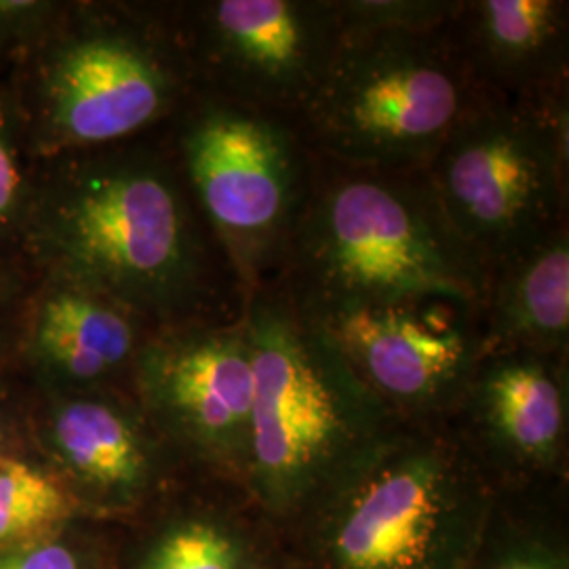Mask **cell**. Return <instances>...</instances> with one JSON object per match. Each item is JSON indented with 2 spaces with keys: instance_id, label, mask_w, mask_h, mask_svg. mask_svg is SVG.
<instances>
[{
  "instance_id": "12",
  "label": "cell",
  "mask_w": 569,
  "mask_h": 569,
  "mask_svg": "<svg viewBox=\"0 0 569 569\" xmlns=\"http://www.w3.org/2000/svg\"><path fill=\"white\" fill-rule=\"evenodd\" d=\"M446 427L496 491L569 483V357L483 355Z\"/></svg>"
},
{
  "instance_id": "17",
  "label": "cell",
  "mask_w": 569,
  "mask_h": 569,
  "mask_svg": "<svg viewBox=\"0 0 569 569\" xmlns=\"http://www.w3.org/2000/svg\"><path fill=\"white\" fill-rule=\"evenodd\" d=\"M148 331L142 319L117 302L58 283L34 317L32 346L61 376L96 385L131 369Z\"/></svg>"
},
{
  "instance_id": "4",
  "label": "cell",
  "mask_w": 569,
  "mask_h": 569,
  "mask_svg": "<svg viewBox=\"0 0 569 569\" xmlns=\"http://www.w3.org/2000/svg\"><path fill=\"white\" fill-rule=\"evenodd\" d=\"M493 498L448 427L401 422L281 531L287 569H465Z\"/></svg>"
},
{
  "instance_id": "10",
  "label": "cell",
  "mask_w": 569,
  "mask_h": 569,
  "mask_svg": "<svg viewBox=\"0 0 569 569\" xmlns=\"http://www.w3.org/2000/svg\"><path fill=\"white\" fill-rule=\"evenodd\" d=\"M192 96L173 21L103 11L58 49L42 106L56 142L100 150L173 121Z\"/></svg>"
},
{
  "instance_id": "5",
  "label": "cell",
  "mask_w": 569,
  "mask_h": 569,
  "mask_svg": "<svg viewBox=\"0 0 569 569\" xmlns=\"http://www.w3.org/2000/svg\"><path fill=\"white\" fill-rule=\"evenodd\" d=\"M481 96L448 26L345 30L298 129L312 154L373 169H425Z\"/></svg>"
},
{
  "instance_id": "14",
  "label": "cell",
  "mask_w": 569,
  "mask_h": 569,
  "mask_svg": "<svg viewBox=\"0 0 569 569\" xmlns=\"http://www.w3.org/2000/svg\"><path fill=\"white\" fill-rule=\"evenodd\" d=\"M183 500L129 569H287L281 533L243 488L197 477V491Z\"/></svg>"
},
{
  "instance_id": "1",
  "label": "cell",
  "mask_w": 569,
  "mask_h": 569,
  "mask_svg": "<svg viewBox=\"0 0 569 569\" xmlns=\"http://www.w3.org/2000/svg\"><path fill=\"white\" fill-rule=\"evenodd\" d=\"M37 244L60 283L127 308L150 329L234 321L243 296L176 159L108 146L47 197Z\"/></svg>"
},
{
  "instance_id": "13",
  "label": "cell",
  "mask_w": 569,
  "mask_h": 569,
  "mask_svg": "<svg viewBox=\"0 0 569 569\" xmlns=\"http://www.w3.org/2000/svg\"><path fill=\"white\" fill-rule=\"evenodd\" d=\"M448 34L479 96L528 106L569 96L568 0H460Z\"/></svg>"
},
{
  "instance_id": "18",
  "label": "cell",
  "mask_w": 569,
  "mask_h": 569,
  "mask_svg": "<svg viewBox=\"0 0 569 569\" xmlns=\"http://www.w3.org/2000/svg\"><path fill=\"white\" fill-rule=\"evenodd\" d=\"M465 569H569V483L496 491Z\"/></svg>"
},
{
  "instance_id": "8",
  "label": "cell",
  "mask_w": 569,
  "mask_h": 569,
  "mask_svg": "<svg viewBox=\"0 0 569 569\" xmlns=\"http://www.w3.org/2000/svg\"><path fill=\"white\" fill-rule=\"evenodd\" d=\"M171 21L194 93L293 122L345 34L338 0H203Z\"/></svg>"
},
{
  "instance_id": "19",
  "label": "cell",
  "mask_w": 569,
  "mask_h": 569,
  "mask_svg": "<svg viewBox=\"0 0 569 569\" xmlns=\"http://www.w3.org/2000/svg\"><path fill=\"white\" fill-rule=\"evenodd\" d=\"M74 510L58 481L23 462L0 465V542H21L58 528Z\"/></svg>"
},
{
  "instance_id": "3",
  "label": "cell",
  "mask_w": 569,
  "mask_h": 569,
  "mask_svg": "<svg viewBox=\"0 0 569 569\" xmlns=\"http://www.w3.org/2000/svg\"><path fill=\"white\" fill-rule=\"evenodd\" d=\"M253 420L244 489L281 533L367 460L401 420L323 327L266 287L244 300Z\"/></svg>"
},
{
  "instance_id": "22",
  "label": "cell",
  "mask_w": 569,
  "mask_h": 569,
  "mask_svg": "<svg viewBox=\"0 0 569 569\" xmlns=\"http://www.w3.org/2000/svg\"><path fill=\"white\" fill-rule=\"evenodd\" d=\"M21 197V176L16 157L9 148L7 140L0 133V226L7 224L18 204Z\"/></svg>"
},
{
  "instance_id": "11",
  "label": "cell",
  "mask_w": 569,
  "mask_h": 569,
  "mask_svg": "<svg viewBox=\"0 0 569 569\" xmlns=\"http://www.w3.org/2000/svg\"><path fill=\"white\" fill-rule=\"evenodd\" d=\"M319 326L385 406L418 427L448 425L486 355L481 308L458 302L361 308Z\"/></svg>"
},
{
  "instance_id": "16",
  "label": "cell",
  "mask_w": 569,
  "mask_h": 569,
  "mask_svg": "<svg viewBox=\"0 0 569 569\" xmlns=\"http://www.w3.org/2000/svg\"><path fill=\"white\" fill-rule=\"evenodd\" d=\"M481 333L486 355L569 357V224L491 272Z\"/></svg>"
},
{
  "instance_id": "23",
  "label": "cell",
  "mask_w": 569,
  "mask_h": 569,
  "mask_svg": "<svg viewBox=\"0 0 569 569\" xmlns=\"http://www.w3.org/2000/svg\"><path fill=\"white\" fill-rule=\"evenodd\" d=\"M4 300H7V281H4V277L0 274V306H2Z\"/></svg>"
},
{
  "instance_id": "2",
  "label": "cell",
  "mask_w": 569,
  "mask_h": 569,
  "mask_svg": "<svg viewBox=\"0 0 569 569\" xmlns=\"http://www.w3.org/2000/svg\"><path fill=\"white\" fill-rule=\"evenodd\" d=\"M310 321L411 302H486L489 270L453 232L425 169L315 154L283 266L270 284Z\"/></svg>"
},
{
  "instance_id": "9",
  "label": "cell",
  "mask_w": 569,
  "mask_h": 569,
  "mask_svg": "<svg viewBox=\"0 0 569 569\" xmlns=\"http://www.w3.org/2000/svg\"><path fill=\"white\" fill-rule=\"evenodd\" d=\"M131 371L146 422L182 468L244 489L256 378L243 315L150 329Z\"/></svg>"
},
{
  "instance_id": "15",
  "label": "cell",
  "mask_w": 569,
  "mask_h": 569,
  "mask_svg": "<svg viewBox=\"0 0 569 569\" xmlns=\"http://www.w3.org/2000/svg\"><path fill=\"white\" fill-rule=\"evenodd\" d=\"M53 441L66 467L119 509H131L163 488L164 460L173 456L140 407L108 397H81L61 406Z\"/></svg>"
},
{
  "instance_id": "6",
  "label": "cell",
  "mask_w": 569,
  "mask_h": 569,
  "mask_svg": "<svg viewBox=\"0 0 569 569\" xmlns=\"http://www.w3.org/2000/svg\"><path fill=\"white\" fill-rule=\"evenodd\" d=\"M449 226L491 272L569 224V96H481L427 167Z\"/></svg>"
},
{
  "instance_id": "20",
  "label": "cell",
  "mask_w": 569,
  "mask_h": 569,
  "mask_svg": "<svg viewBox=\"0 0 569 569\" xmlns=\"http://www.w3.org/2000/svg\"><path fill=\"white\" fill-rule=\"evenodd\" d=\"M458 7L460 0H338L345 30H441Z\"/></svg>"
},
{
  "instance_id": "7",
  "label": "cell",
  "mask_w": 569,
  "mask_h": 569,
  "mask_svg": "<svg viewBox=\"0 0 569 569\" xmlns=\"http://www.w3.org/2000/svg\"><path fill=\"white\" fill-rule=\"evenodd\" d=\"M173 124V159L244 302L279 277L315 154L296 122L199 93Z\"/></svg>"
},
{
  "instance_id": "21",
  "label": "cell",
  "mask_w": 569,
  "mask_h": 569,
  "mask_svg": "<svg viewBox=\"0 0 569 569\" xmlns=\"http://www.w3.org/2000/svg\"><path fill=\"white\" fill-rule=\"evenodd\" d=\"M0 569H82V566L74 550L56 542L0 555Z\"/></svg>"
}]
</instances>
